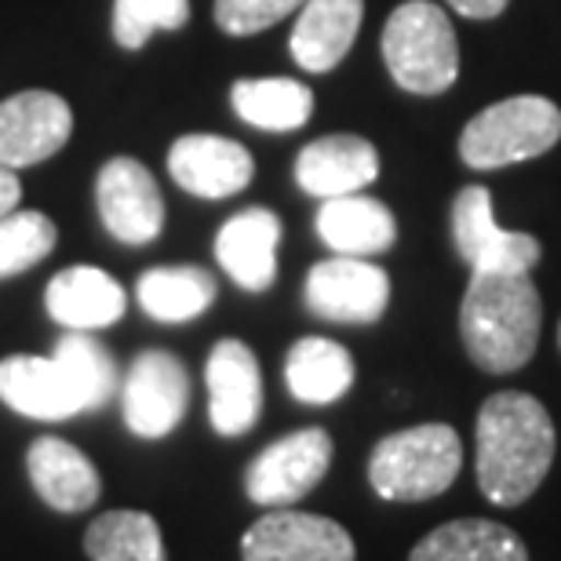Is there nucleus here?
<instances>
[{"label": "nucleus", "mask_w": 561, "mask_h": 561, "mask_svg": "<svg viewBox=\"0 0 561 561\" xmlns=\"http://www.w3.org/2000/svg\"><path fill=\"white\" fill-rule=\"evenodd\" d=\"M379 48H383V62L394 84L412 95H442L459 77L456 30L431 0H409L394 8Z\"/></svg>", "instance_id": "4"}, {"label": "nucleus", "mask_w": 561, "mask_h": 561, "mask_svg": "<svg viewBox=\"0 0 561 561\" xmlns=\"http://www.w3.org/2000/svg\"><path fill=\"white\" fill-rule=\"evenodd\" d=\"M453 241L470 274H529L540 263V241L503 230L492 219V194L485 186H463L456 194Z\"/></svg>", "instance_id": "7"}, {"label": "nucleus", "mask_w": 561, "mask_h": 561, "mask_svg": "<svg viewBox=\"0 0 561 561\" xmlns=\"http://www.w3.org/2000/svg\"><path fill=\"white\" fill-rule=\"evenodd\" d=\"M73 110L62 95L30 88L0 103V168H33L70 142Z\"/></svg>", "instance_id": "10"}, {"label": "nucleus", "mask_w": 561, "mask_h": 561, "mask_svg": "<svg viewBox=\"0 0 561 561\" xmlns=\"http://www.w3.org/2000/svg\"><path fill=\"white\" fill-rule=\"evenodd\" d=\"M190 405V376L186 365L168 351H142L131 362L125 383H121V412L128 431L146 442L168 437L186 416Z\"/></svg>", "instance_id": "8"}, {"label": "nucleus", "mask_w": 561, "mask_h": 561, "mask_svg": "<svg viewBox=\"0 0 561 561\" xmlns=\"http://www.w3.org/2000/svg\"><path fill=\"white\" fill-rule=\"evenodd\" d=\"M139 307L161 324H186L216 302V277L201 266H153L136 285Z\"/></svg>", "instance_id": "24"}, {"label": "nucleus", "mask_w": 561, "mask_h": 561, "mask_svg": "<svg viewBox=\"0 0 561 561\" xmlns=\"http://www.w3.org/2000/svg\"><path fill=\"white\" fill-rule=\"evenodd\" d=\"M307 0H216V26L230 37H252L277 26L291 11H299Z\"/></svg>", "instance_id": "30"}, {"label": "nucleus", "mask_w": 561, "mask_h": 561, "mask_svg": "<svg viewBox=\"0 0 561 561\" xmlns=\"http://www.w3.org/2000/svg\"><path fill=\"white\" fill-rule=\"evenodd\" d=\"M390 302V277L383 266L335 255L307 274V307L324 321L373 324Z\"/></svg>", "instance_id": "11"}, {"label": "nucleus", "mask_w": 561, "mask_h": 561, "mask_svg": "<svg viewBox=\"0 0 561 561\" xmlns=\"http://www.w3.org/2000/svg\"><path fill=\"white\" fill-rule=\"evenodd\" d=\"M280 219L266 208H244L222 222L216 238V260L244 291H266L277 277Z\"/></svg>", "instance_id": "19"}, {"label": "nucleus", "mask_w": 561, "mask_h": 561, "mask_svg": "<svg viewBox=\"0 0 561 561\" xmlns=\"http://www.w3.org/2000/svg\"><path fill=\"white\" fill-rule=\"evenodd\" d=\"M379 175L376 146L362 136H324L313 139L296 157V183L302 194L332 201L362 194Z\"/></svg>", "instance_id": "15"}, {"label": "nucleus", "mask_w": 561, "mask_h": 561, "mask_svg": "<svg viewBox=\"0 0 561 561\" xmlns=\"http://www.w3.org/2000/svg\"><path fill=\"white\" fill-rule=\"evenodd\" d=\"M558 346H561V324H558Z\"/></svg>", "instance_id": "33"}, {"label": "nucleus", "mask_w": 561, "mask_h": 561, "mask_svg": "<svg viewBox=\"0 0 561 561\" xmlns=\"http://www.w3.org/2000/svg\"><path fill=\"white\" fill-rule=\"evenodd\" d=\"M318 238L329 244L335 255L368 260V255L387 252L390 244L398 241V222L383 201L365 197V194H346V197H332L321 205Z\"/></svg>", "instance_id": "21"}, {"label": "nucleus", "mask_w": 561, "mask_h": 561, "mask_svg": "<svg viewBox=\"0 0 561 561\" xmlns=\"http://www.w3.org/2000/svg\"><path fill=\"white\" fill-rule=\"evenodd\" d=\"M95 205L110 238L125 244H150L164 230V197L146 164L114 157L95 179Z\"/></svg>", "instance_id": "12"}, {"label": "nucleus", "mask_w": 561, "mask_h": 561, "mask_svg": "<svg viewBox=\"0 0 561 561\" xmlns=\"http://www.w3.org/2000/svg\"><path fill=\"white\" fill-rule=\"evenodd\" d=\"M55 362L70 379V387L81 398L84 412H99L110 405L117 394V365L110 351L99 340H92L88 332H70L62 335L59 346H55Z\"/></svg>", "instance_id": "27"}, {"label": "nucleus", "mask_w": 561, "mask_h": 561, "mask_svg": "<svg viewBox=\"0 0 561 561\" xmlns=\"http://www.w3.org/2000/svg\"><path fill=\"white\" fill-rule=\"evenodd\" d=\"M365 19V0H307L291 26L288 48L307 73L335 70L354 48Z\"/></svg>", "instance_id": "18"}, {"label": "nucleus", "mask_w": 561, "mask_h": 561, "mask_svg": "<svg viewBox=\"0 0 561 561\" xmlns=\"http://www.w3.org/2000/svg\"><path fill=\"white\" fill-rule=\"evenodd\" d=\"M230 103L244 125L263 131H296L313 114V92L291 77H252L238 81Z\"/></svg>", "instance_id": "25"}, {"label": "nucleus", "mask_w": 561, "mask_h": 561, "mask_svg": "<svg viewBox=\"0 0 561 561\" xmlns=\"http://www.w3.org/2000/svg\"><path fill=\"white\" fill-rule=\"evenodd\" d=\"M26 470L37 496L59 514H81L95 507L99 492H103L95 463L62 437H37L26 453Z\"/></svg>", "instance_id": "17"}, {"label": "nucleus", "mask_w": 561, "mask_h": 561, "mask_svg": "<svg viewBox=\"0 0 561 561\" xmlns=\"http://www.w3.org/2000/svg\"><path fill=\"white\" fill-rule=\"evenodd\" d=\"M558 434L533 394L500 390L478 412V489L496 507H518L543 485Z\"/></svg>", "instance_id": "1"}, {"label": "nucleus", "mask_w": 561, "mask_h": 561, "mask_svg": "<svg viewBox=\"0 0 561 561\" xmlns=\"http://www.w3.org/2000/svg\"><path fill=\"white\" fill-rule=\"evenodd\" d=\"M354 540L340 522L277 507L241 536V561H354Z\"/></svg>", "instance_id": "9"}, {"label": "nucleus", "mask_w": 561, "mask_h": 561, "mask_svg": "<svg viewBox=\"0 0 561 561\" xmlns=\"http://www.w3.org/2000/svg\"><path fill=\"white\" fill-rule=\"evenodd\" d=\"M332 467V437L321 426L277 437L244 470V492L260 507H291L321 485Z\"/></svg>", "instance_id": "6"}, {"label": "nucleus", "mask_w": 561, "mask_h": 561, "mask_svg": "<svg viewBox=\"0 0 561 561\" xmlns=\"http://www.w3.org/2000/svg\"><path fill=\"white\" fill-rule=\"evenodd\" d=\"M208 420L219 437H241L260 423L263 376L252 346L241 340H219L205 365Z\"/></svg>", "instance_id": "13"}, {"label": "nucleus", "mask_w": 561, "mask_h": 561, "mask_svg": "<svg viewBox=\"0 0 561 561\" xmlns=\"http://www.w3.org/2000/svg\"><path fill=\"white\" fill-rule=\"evenodd\" d=\"M409 561H529L522 536L489 518L437 525L412 547Z\"/></svg>", "instance_id": "22"}, {"label": "nucleus", "mask_w": 561, "mask_h": 561, "mask_svg": "<svg viewBox=\"0 0 561 561\" xmlns=\"http://www.w3.org/2000/svg\"><path fill=\"white\" fill-rule=\"evenodd\" d=\"M84 551L92 561H164L161 525L146 511H106L88 525Z\"/></svg>", "instance_id": "26"}, {"label": "nucleus", "mask_w": 561, "mask_h": 561, "mask_svg": "<svg viewBox=\"0 0 561 561\" xmlns=\"http://www.w3.org/2000/svg\"><path fill=\"white\" fill-rule=\"evenodd\" d=\"M285 383L288 394L302 405H332L354 387V357L343 343L307 335L288 351Z\"/></svg>", "instance_id": "23"}, {"label": "nucleus", "mask_w": 561, "mask_h": 561, "mask_svg": "<svg viewBox=\"0 0 561 561\" xmlns=\"http://www.w3.org/2000/svg\"><path fill=\"white\" fill-rule=\"evenodd\" d=\"M463 467V442L448 423H420L387 434L368 456V481L379 500L423 503L453 485Z\"/></svg>", "instance_id": "3"}, {"label": "nucleus", "mask_w": 561, "mask_h": 561, "mask_svg": "<svg viewBox=\"0 0 561 561\" xmlns=\"http://www.w3.org/2000/svg\"><path fill=\"white\" fill-rule=\"evenodd\" d=\"M0 401L19 416L41 423L73 420L77 412H84L59 362L33 354H11L0 362Z\"/></svg>", "instance_id": "16"}, {"label": "nucleus", "mask_w": 561, "mask_h": 561, "mask_svg": "<svg viewBox=\"0 0 561 561\" xmlns=\"http://www.w3.org/2000/svg\"><path fill=\"white\" fill-rule=\"evenodd\" d=\"M186 22L190 0H114V41L125 51H139L153 33H175Z\"/></svg>", "instance_id": "29"}, {"label": "nucleus", "mask_w": 561, "mask_h": 561, "mask_svg": "<svg viewBox=\"0 0 561 561\" xmlns=\"http://www.w3.org/2000/svg\"><path fill=\"white\" fill-rule=\"evenodd\" d=\"M48 313L70 332L106 329L125 318L128 296L117 277H110L99 266H70L48 280Z\"/></svg>", "instance_id": "20"}, {"label": "nucleus", "mask_w": 561, "mask_h": 561, "mask_svg": "<svg viewBox=\"0 0 561 561\" xmlns=\"http://www.w3.org/2000/svg\"><path fill=\"white\" fill-rule=\"evenodd\" d=\"M543 302L529 274H470L459 335L470 362L485 373H518L540 343Z\"/></svg>", "instance_id": "2"}, {"label": "nucleus", "mask_w": 561, "mask_h": 561, "mask_svg": "<svg viewBox=\"0 0 561 561\" xmlns=\"http://www.w3.org/2000/svg\"><path fill=\"white\" fill-rule=\"evenodd\" d=\"M445 4L463 19H496L511 0H445Z\"/></svg>", "instance_id": "31"}, {"label": "nucleus", "mask_w": 561, "mask_h": 561, "mask_svg": "<svg viewBox=\"0 0 561 561\" xmlns=\"http://www.w3.org/2000/svg\"><path fill=\"white\" fill-rule=\"evenodd\" d=\"M561 139V110L543 95H514L481 110L459 136V157L478 168H507L547 153Z\"/></svg>", "instance_id": "5"}, {"label": "nucleus", "mask_w": 561, "mask_h": 561, "mask_svg": "<svg viewBox=\"0 0 561 561\" xmlns=\"http://www.w3.org/2000/svg\"><path fill=\"white\" fill-rule=\"evenodd\" d=\"M19 197H22V183H19V175L11 172V168H0V219H4L8 211H15Z\"/></svg>", "instance_id": "32"}, {"label": "nucleus", "mask_w": 561, "mask_h": 561, "mask_svg": "<svg viewBox=\"0 0 561 561\" xmlns=\"http://www.w3.org/2000/svg\"><path fill=\"white\" fill-rule=\"evenodd\" d=\"M59 230L44 211H8L0 219V280L26 274L30 266L48 260Z\"/></svg>", "instance_id": "28"}, {"label": "nucleus", "mask_w": 561, "mask_h": 561, "mask_svg": "<svg viewBox=\"0 0 561 561\" xmlns=\"http://www.w3.org/2000/svg\"><path fill=\"white\" fill-rule=\"evenodd\" d=\"M168 172L190 197L222 201L252 183L255 161L241 142L222 136H183L168 150Z\"/></svg>", "instance_id": "14"}]
</instances>
